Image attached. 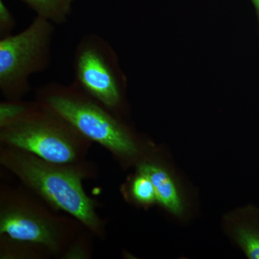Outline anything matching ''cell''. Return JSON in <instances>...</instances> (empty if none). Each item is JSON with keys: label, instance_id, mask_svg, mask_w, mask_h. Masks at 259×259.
<instances>
[{"label": "cell", "instance_id": "4", "mask_svg": "<svg viewBox=\"0 0 259 259\" xmlns=\"http://www.w3.org/2000/svg\"><path fill=\"white\" fill-rule=\"evenodd\" d=\"M93 143L41 102H28L18 115L0 123V146L24 150L47 161H86Z\"/></svg>", "mask_w": 259, "mask_h": 259}, {"label": "cell", "instance_id": "10", "mask_svg": "<svg viewBox=\"0 0 259 259\" xmlns=\"http://www.w3.org/2000/svg\"><path fill=\"white\" fill-rule=\"evenodd\" d=\"M1 259H49L53 258L49 252L36 246L0 236Z\"/></svg>", "mask_w": 259, "mask_h": 259}, {"label": "cell", "instance_id": "8", "mask_svg": "<svg viewBox=\"0 0 259 259\" xmlns=\"http://www.w3.org/2000/svg\"><path fill=\"white\" fill-rule=\"evenodd\" d=\"M243 223L235 230V238L247 258L259 259V208L246 209Z\"/></svg>", "mask_w": 259, "mask_h": 259}, {"label": "cell", "instance_id": "11", "mask_svg": "<svg viewBox=\"0 0 259 259\" xmlns=\"http://www.w3.org/2000/svg\"><path fill=\"white\" fill-rule=\"evenodd\" d=\"M122 190L124 195L127 194L130 199L140 205L148 207L157 202L152 182L145 174L137 170L128 185H124Z\"/></svg>", "mask_w": 259, "mask_h": 259}, {"label": "cell", "instance_id": "13", "mask_svg": "<svg viewBox=\"0 0 259 259\" xmlns=\"http://www.w3.org/2000/svg\"><path fill=\"white\" fill-rule=\"evenodd\" d=\"M16 27V20L3 0H0V38L13 34Z\"/></svg>", "mask_w": 259, "mask_h": 259}, {"label": "cell", "instance_id": "2", "mask_svg": "<svg viewBox=\"0 0 259 259\" xmlns=\"http://www.w3.org/2000/svg\"><path fill=\"white\" fill-rule=\"evenodd\" d=\"M35 96V100L57 112L92 142L105 148L122 168L136 166L146 157L144 144L125 118L72 83H46L36 89Z\"/></svg>", "mask_w": 259, "mask_h": 259}, {"label": "cell", "instance_id": "1", "mask_svg": "<svg viewBox=\"0 0 259 259\" xmlns=\"http://www.w3.org/2000/svg\"><path fill=\"white\" fill-rule=\"evenodd\" d=\"M0 165L51 208L76 218L95 238H106V221L83 187V180L97 177L93 162L54 163L20 148L0 146Z\"/></svg>", "mask_w": 259, "mask_h": 259}, {"label": "cell", "instance_id": "6", "mask_svg": "<svg viewBox=\"0 0 259 259\" xmlns=\"http://www.w3.org/2000/svg\"><path fill=\"white\" fill-rule=\"evenodd\" d=\"M55 25L36 17L23 31L0 38V91L5 100H23L30 77L50 66Z\"/></svg>", "mask_w": 259, "mask_h": 259}, {"label": "cell", "instance_id": "3", "mask_svg": "<svg viewBox=\"0 0 259 259\" xmlns=\"http://www.w3.org/2000/svg\"><path fill=\"white\" fill-rule=\"evenodd\" d=\"M84 228L76 218L51 208L21 184L0 185V236L36 245L53 258L61 259Z\"/></svg>", "mask_w": 259, "mask_h": 259}, {"label": "cell", "instance_id": "14", "mask_svg": "<svg viewBox=\"0 0 259 259\" xmlns=\"http://www.w3.org/2000/svg\"><path fill=\"white\" fill-rule=\"evenodd\" d=\"M254 6L255 12H256L257 17H258V25H259V0H250Z\"/></svg>", "mask_w": 259, "mask_h": 259}, {"label": "cell", "instance_id": "7", "mask_svg": "<svg viewBox=\"0 0 259 259\" xmlns=\"http://www.w3.org/2000/svg\"><path fill=\"white\" fill-rule=\"evenodd\" d=\"M136 167L137 171L145 174L152 182L158 203L172 214L180 215L184 211L183 202L169 172L147 156Z\"/></svg>", "mask_w": 259, "mask_h": 259}, {"label": "cell", "instance_id": "5", "mask_svg": "<svg viewBox=\"0 0 259 259\" xmlns=\"http://www.w3.org/2000/svg\"><path fill=\"white\" fill-rule=\"evenodd\" d=\"M73 85L116 115L128 111L127 79L110 42L95 32L85 34L75 48Z\"/></svg>", "mask_w": 259, "mask_h": 259}, {"label": "cell", "instance_id": "9", "mask_svg": "<svg viewBox=\"0 0 259 259\" xmlns=\"http://www.w3.org/2000/svg\"><path fill=\"white\" fill-rule=\"evenodd\" d=\"M33 10L37 17L46 19L55 25L67 23L74 0H21Z\"/></svg>", "mask_w": 259, "mask_h": 259}, {"label": "cell", "instance_id": "12", "mask_svg": "<svg viewBox=\"0 0 259 259\" xmlns=\"http://www.w3.org/2000/svg\"><path fill=\"white\" fill-rule=\"evenodd\" d=\"M94 235L84 228L75 238L61 259H89L93 254Z\"/></svg>", "mask_w": 259, "mask_h": 259}]
</instances>
